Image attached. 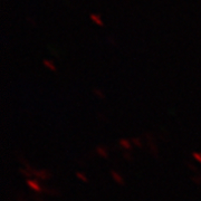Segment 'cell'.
I'll use <instances>...</instances> for the list:
<instances>
[{
	"mask_svg": "<svg viewBox=\"0 0 201 201\" xmlns=\"http://www.w3.org/2000/svg\"><path fill=\"white\" fill-rule=\"evenodd\" d=\"M28 184H29V187H30V188H32L34 190H36L37 192H39V191H40V188H39V186H38L37 183L32 182V181H28Z\"/></svg>",
	"mask_w": 201,
	"mask_h": 201,
	"instance_id": "2",
	"label": "cell"
},
{
	"mask_svg": "<svg viewBox=\"0 0 201 201\" xmlns=\"http://www.w3.org/2000/svg\"><path fill=\"white\" fill-rule=\"evenodd\" d=\"M113 177H114L115 180H117L120 183H122V180H121V178H120L119 175H117V173H115V172H113Z\"/></svg>",
	"mask_w": 201,
	"mask_h": 201,
	"instance_id": "3",
	"label": "cell"
},
{
	"mask_svg": "<svg viewBox=\"0 0 201 201\" xmlns=\"http://www.w3.org/2000/svg\"><path fill=\"white\" fill-rule=\"evenodd\" d=\"M44 64H45V65H47V66H49V68H50V69H55V67H54L53 65L50 64L49 62H47V60H44Z\"/></svg>",
	"mask_w": 201,
	"mask_h": 201,
	"instance_id": "4",
	"label": "cell"
},
{
	"mask_svg": "<svg viewBox=\"0 0 201 201\" xmlns=\"http://www.w3.org/2000/svg\"><path fill=\"white\" fill-rule=\"evenodd\" d=\"M200 156H199V154H196V153H194V158H196V159H198V160L201 162V158H200Z\"/></svg>",
	"mask_w": 201,
	"mask_h": 201,
	"instance_id": "6",
	"label": "cell"
},
{
	"mask_svg": "<svg viewBox=\"0 0 201 201\" xmlns=\"http://www.w3.org/2000/svg\"><path fill=\"white\" fill-rule=\"evenodd\" d=\"M121 143H122V144H123L124 146H126V147H130V145H128V143L126 141H124V140H122V141H121Z\"/></svg>",
	"mask_w": 201,
	"mask_h": 201,
	"instance_id": "5",
	"label": "cell"
},
{
	"mask_svg": "<svg viewBox=\"0 0 201 201\" xmlns=\"http://www.w3.org/2000/svg\"><path fill=\"white\" fill-rule=\"evenodd\" d=\"M91 18L93 19L96 23H98V25H100V26H103V23H102V20H100V16H97V15H95V14H91Z\"/></svg>",
	"mask_w": 201,
	"mask_h": 201,
	"instance_id": "1",
	"label": "cell"
}]
</instances>
